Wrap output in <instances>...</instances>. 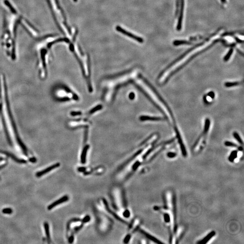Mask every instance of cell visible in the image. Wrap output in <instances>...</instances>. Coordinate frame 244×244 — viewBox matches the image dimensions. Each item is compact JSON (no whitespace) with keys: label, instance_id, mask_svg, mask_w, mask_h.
<instances>
[{"label":"cell","instance_id":"277c9868","mask_svg":"<svg viewBox=\"0 0 244 244\" xmlns=\"http://www.w3.org/2000/svg\"><path fill=\"white\" fill-rule=\"evenodd\" d=\"M56 95H57L56 96L59 100H63V101L71 99H75V95L74 94H73L72 92L66 87H64L60 88V89L58 90Z\"/></svg>","mask_w":244,"mask_h":244},{"label":"cell","instance_id":"52a82bcc","mask_svg":"<svg viewBox=\"0 0 244 244\" xmlns=\"http://www.w3.org/2000/svg\"><path fill=\"white\" fill-rule=\"evenodd\" d=\"M116 29L117 31H118V32L122 33L124 34V35H126V36H128V37H130L131 38L134 39V40H137L138 42H143V40L142 38L138 37V36H136V35H134V34L131 33L127 32V30L123 29L122 28L120 27V26H116Z\"/></svg>","mask_w":244,"mask_h":244},{"label":"cell","instance_id":"e0dca14e","mask_svg":"<svg viewBox=\"0 0 244 244\" xmlns=\"http://www.w3.org/2000/svg\"><path fill=\"white\" fill-rule=\"evenodd\" d=\"M237 151H236V150L233 151V152L231 153V155L229 156V158H228L229 161H230V162H233L234 160L237 158Z\"/></svg>","mask_w":244,"mask_h":244},{"label":"cell","instance_id":"d6a6232c","mask_svg":"<svg viewBox=\"0 0 244 244\" xmlns=\"http://www.w3.org/2000/svg\"><path fill=\"white\" fill-rule=\"evenodd\" d=\"M73 239H74L73 237H71L70 238V239H69V242L70 243L73 242Z\"/></svg>","mask_w":244,"mask_h":244},{"label":"cell","instance_id":"83f0119b","mask_svg":"<svg viewBox=\"0 0 244 244\" xmlns=\"http://www.w3.org/2000/svg\"><path fill=\"white\" fill-rule=\"evenodd\" d=\"M140 162H136V163L133 166V168L134 170H136L137 168L138 167V166L140 165Z\"/></svg>","mask_w":244,"mask_h":244},{"label":"cell","instance_id":"8fae6325","mask_svg":"<svg viewBox=\"0 0 244 244\" xmlns=\"http://www.w3.org/2000/svg\"><path fill=\"white\" fill-rule=\"evenodd\" d=\"M216 235V232L215 231H212L211 233H209L205 237L202 239L201 241L197 242V244H205L208 242L211 239Z\"/></svg>","mask_w":244,"mask_h":244},{"label":"cell","instance_id":"4316f807","mask_svg":"<svg viewBox=\"0 0 244 244\" xmlns=\"http://www.w3.org/2000/svg\"><path fill=\"white\" fill-rule=\"evenodd\" d=\"M130 238H131V236H130V235H127V236H126V237H125V238L124 239V241H123L124 243H127L129 242Z\"/></svg>","mask_w":244,"mask_h":244},{"label":"cell","instance_id":"603a6c76","mask_svg":"<svg viewBox=\"0 0 244 244\" xmlns=\"http://www.w3.org/2000/svg\"><path fill=\"white\" fill-rule=\"evenodd\" d=\"M12 212V210L10 208H4L2 210V212L4 214H11Z\"/></svg>","mask_w":244,"mask_h":244},{"label":"cell","instance_id":"7a4b0ae2","mask_svg":"<svg viewBox=\"0 0 244 244\" xmlns=\"http://www.w3.org/2000/svg\"><path fill=\"white\" fill-rule=\"evenodd\" d=\"M0 93L2 99L0 118H2V120L7 139L10 144H11V137H13L24 153L27 156L28 155V149L20 137L16 124L11 110L6 80L4 75L0 76Z\"/></svg>","mask_w":244,"mask_h":244},{"label":"cell","instance_id":"f546056e","mask_svg":"<svg viewBox=\"0 0 244 244\" xmlns=\"http://www.w3.org/2000/svg\"><path fill=\"white\" fill-rule=\"evenodd\" d=\"M124 215L125 217L126 218H128V217H129V215H130V213H129V211L128 210H126L124 213Z\"/></svg>","mask_w":244,"mask_h":244},{"label":"cell","instance_id":"3957f363","mask_svg":"<svg viewBox=\"0 0 244 244\" xmlns=\"http://www.w3.org/2000/svg\"><path fill=\"white\" fill-rule=\"evenodd\" d=\"M53 35L44 36L38 40L36 44L38 55V73L42 79H44L47 76V58L50 48L56 42L67 41L66 39H60L52 40Z\"/></svg>","mask_w":244,"mask_h":244},{"label":"cell","instance_id":"d6986e66","mask_svg":"<svg viewBox=\"0 0 244 244\" xmlns=\"http://www.w3.org/2000/svg\"><path fill=\"white\" fill-rule=\"evenodd\" d=\"M233 135L234 137L235 138V139H236L240 144H242V145L243 144V142L242 140V138L240 137V135H239L238 133H237V132H235L233 133Z\"/></svg>","mask_w":244,"mask_h":244},{"label":"cell","instance_id":"7402d4cb","mask_svg":"<svg viewBox=\"0 0 244 244\" xmlns=\"http://www.w3.org/2000/svg\"><path fill=\"white\" fill-rule=\"evenodd\" d=\"M164 221L166 223H169L171 222V217H170V215L168 213H165L164 215Z\"/></svg>","mask_w":244,"mask_h":244},{"label":"cell","instance_id":"4fadbf2b","mask_svg":"<svg viewBox=\"0 0 244 244\" xmlns=\"http://www.w3.org/2000/svg\"><path fill=\"white\" fill-rule=\"evenodd\" d=\"M139 231H140V232H141L142 234H143L145 237H146L148 238L149 240H151V241H153V242H154L156 243H163L160 241L159 240H158V239L154 237H153V236H152V235H150V234L148 233H146L145 231H143V230L140 229Z\"/></svg>","mask_w":244,"mask_h":244},{"label":"cell","instance_id":"7c38bea8","mask_svg":"<svg viewBox=\"0 0 244 244\" xmlns=\"http://www.w3.org/2000/svg\"><path fill=\"white\" fill-rule=\"evenodd\" d=\"M166 118H164L160 117H152L149 116H142L140 118L141 121H146V120H151V121H161L164 120Z\"/></svg>","mask_w":244,"mask_h":244},{"label":"cell","instance_id":"9c48e42d","mask_svg":"<svg viewBox=\"0 0 244 244\" xmlns=\"http://www.w3.org/2000/svg\"><path fill=\"white\" fill-rule=\"evenodd\" d=\"M69 196H67V195H65V196L61 197V198L59 199V200H57V201L52 203V204H50L49 206H48V209L49 210H51V209L54 208V207L58 206V205H59V204H61V203H63V202H67V201L69 200Z\"/></svg>","mask_w":244,"mask_h":244},{"label":"cell","instance_id":"ffe728a7","mask_svg":"<svg viewBox=\"0 0 244 244\" xmlns=\"http://www.w3.org/2000/svg\"><path fill=\"white\" fill-rule=\"evenodd\" d=\"M240 85V82H226L225 86L227 87H236Z\"/></svg>","mask_w":244,"mask_h":244},{"label":"cell","instance_id":"cb8c5ba5","mask_svg":"<svg viewBox=\"0 0 244 244\" xmlns=\"http://www.w3.org/2000/svg\"><path fill=\"white\" fill-rule=\"evenodd\" d=\"M233 50H230L229 52H228L227 55L225 56V58H224V60L225 61H228L229 59H230V57H231V55H232V53H233Z\"/></svg>","mask_w":244,"mask_h":244},{"label":"cell","instance_id":"d4e9b609","mask_svg":"<svg viewBox=\"0 0 244 244\" xmlns=\"http://www.w3.org/2000/svg\"><path fill=\"white\" fill-rule=\"evenodd\" d=\"M167 156L169 158H173L175 157L176 156V154L175 153L170 152V153H168L167 154Z\"/></svg>","mask_w":244,"mask_h":244},{"label":"cell","instance_id":"ba28073f","mask_svg":"<svg viewBox=\"0 0 244 244\" xmlns=\"http://www.w3.org/2000/svg\"><path fill=\"white\" fill-rule=\"evenodd\" d=\"M60 166V164L59 163H57L55 164L48 167L46 169L42 170V171H40L37 173L36 174V176L37 177H40L46 174L49 172L50 171L59 167V166Z\"/></svg>","mask_w":244,"mask_h":244},{"label":"cell","instance_id":"4dcf8cb0","mask_svg":"<svg viewBox=\"0 0 244 244\" xmlns=\"http://www.w3.org/2000/svg\"><path fill=\"white\" fill-rule=\"evenodd\" d=\"M203 100H204V102L205 103L208 104V102L207 100V99H206V95L204 96V97H203Z\"/></svg>","mask_w":244,"mask_h":244},{"label":"cell","instance_id":"484cf974","mask_svg":"<svg viewBox=\"0 0 244 244\" xmlns=\"http://www.w3.org/2000/svg\"><path fill=\"white\" fill-rule=\"evenodd\" d=\"M207 95L208 96L210 97L211 98H212V99H213L215 98V93H214V92L213 91H210L209 92H208L207 93Z\"/></svg>","mask_w":244,"mask_h":244},{"label":"cell","instance_id":"5b68a950","mask_svg":"<svg viewBox=\"0 0 244 244\" xmlns=\"http://www.w3.org/2000/svg\"><path fill=\"white\" fill-rule=\"evenodd\" d=\"M142 80H143V82H144L145 83V84H147V86L149 87V88H150L151 89V90L153 91V92L156 95L157 97L159 99V100L163 104H164L166 106V108L167 109L168 111H169V112L170 113V114H171V117H172V118L174 119L173 118V115L172 112L171 111V109L169 108V106H168L167 104L166 103V101H165V100H164L162 98L161 96H160L159 94L158 93V92H157V91L156 90L155 88L152 86V85L150 84V83L148 82V81H147V80H145V79L143 78H142Z\"/></svg>","mask_w":244,"mask_h":244},{"label":"cell","instance_id":"5bb4252c","mask_svg":"<svg viewBox=\"0 0 244 244\" xmlns=\"http://www.w3.org/2000/svg\"><path fill=\"white\" fill-rule=\"evenodd\" d=\"M89 149V146L87 145L85 147L82 152V155H81V162L82 164L86 163V157H87V153Z\"/></svg>","mask_w":244,"mask_h":244},{"label":"cell","instance_id":"8992f818","mask_svg":"<svg viewBox=\"0 0 244 244\" xmlns=\"http://www.w3.org/2000/svg\"><path fill=\"white\" fill-rule=\"evenodd\" d=\"M174 129L177 138L179 143L180 145L181 151L183 156L184 157H186L187 154L185 146L183 142L182 139L181 137L179 131L177 127H176V126H175Z\"/></svg>","mask_w":244,"mask_h":244},{"label":"cell","instance_id":"1f68e13d","mask_svg":"<svg viewBox=\"0 0 244 244\" xmlns=\"http://www.w3.org/2000/svg\"><path fill=\"white\" fill-rule=\"evenodd\" d=\"M29 161H30V162H36V160L35 158H31L30 160H29Z\"/></svg>","mask_w":244,"mask_h":244},{"label":"cell","instance_id":"ac0fdd59","mask_svg":"<svg viewBox=\"0 0 244 244\" xmlns=\"http://www.w3.org/2000/svg\"><path fill=\"white\" fill-rule=\"evenodd\" d=\"M210 126V120L209 118H207L205 120V125H204V131L203 133L206 134L209 130V127Z\"/></svg>","mask_w":244,"mask_h":244},{"label":"cell","instance_id":"6da1fadb","mask_svg":"<svg viewBox=\"0 0 244 244\" xmlns=\"http://www.w3.org/2000/svg\"><path fill=\"white\" fill-rule=\"evenodd\" d=\"M4 7L2 45L8 57L12 60L16 58V35L19 24L24 28L30 35L35 34L37 29L23 17L9 0H4Z\"/></svg>","mask_w":244,"mask_h":244},{"label":"cell","instance_id":"30bf717a","mask_svg":"<svg viewBox=\"0 0 244 244\" xmlns=\"http://www.w3.org/2000/svg\"><path fill=\"white\" fill-rule=\"evenodd\" d=\"M0 153H2L7 155V156L10 157L14 161H15V162H17V163H26V161H25V160L18 158H17V157H16L15 155H14L13 154L10 153H8V152H5V151H0Z\"/></svg>","mask_w":244,"mask_h":244},{"label":"cell","instance_id":"44dd1931","mask_svg":"<svg viewBox=\"0 0 244 244\" xmlns=\"http://www.w3.org/2000/svg\"><path fill=\"white\" fill-rule=\"evenodd\" d=\"M225 146L227 147H233V148H238L239 146L235 143H232V142H229V141H226L224 143Z\"/></svg>","mask_w":244,"mask_h":244},{"label":"cell","instance_id":"2e32d148","mask_svg":"<svg viewBox=\"0 0 244 244\" xmlns=\"http://www.w3.org/2000/svg\"><path fill=\"white\" fill-rule=\"evenodd\" d=\"M44 228L45 229V233H46V236H47V239H48V242L50 243V233H49V225L47 222H45L44 223Z\"/></svg>","mask_w":244,"mask_h":244},{"label":"cell","instance_id":"9a60e30c","mask_svg":"<svg viewBox=\"0 0 244 244\" xmlns=\"http://www.w3.org/2000/svg\"><path fill=\"white\" fill-rule=\"evenodd\" d=\"M103 200H104V204H105V206H106V209H107L108 211H109V212H110V213H111L112 214L113 216H114V217H115V218H116V219H118V220H119V221H121V222H123V223H124V221H123V220H122V219H121V218H119V217H118V216L117 215H116V214H115V213L112 212V211H111V210H110V209H109V207H108V205L107 202H106V200H105V199H103Z\"/></svg>","mask_w":244,"mask_h":244},{"label":"cell","instance_id":"f1b7e54d","mask_svg":"<svg viewBox=\"0 0 244 244\" xmlns=\"http://www.w3.org/2000/svg\"><path fill=\"white\" fill-rule=\"evenodd\" d=\"M90 217L89 216H87L84 218L83 220V221L84 223H87V222H88V221H90Z\"/></svg>","mask_w":244,"mask_h":244}]
</instances>
